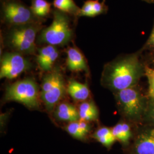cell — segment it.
Instances as JSON below:
<instances>
[{"instance_id":"cell-8","label":"cell","mask_w":154,"mask_h":154,"mask_svg":"<svg viewBox=\"0 0 154 154\" xmlns=\"http://www.w3.org/2000/svg\"><path fill=\"white\" fill-rule=\"evenodd\" d=\"M31 63L18 52H6L1 58L0 77L12 79L29 70Z\"/></svg>"},{"instance_id":"cell-6","label":"cell","mask_w":154,"mask_h":154,"mask_svg":"<svg viewBox=\"0 0 154 154\" xmlns=\"http://www.w3.org/2000/svg\"><path fill=\"white\" fill-rule=\"evenodd\" d=\"M5 99L18 102L30 109H38L40 106L38 86L31 78L18 81L8 86Z\"/></svg>"},{"instance_id":"cell-13","label":"cell","mask_w":154,"mask_h":154,"mask_svg":"<svg viewBox=\"0 0 154 154\" xmlns=\"http://www.w3.org/2000/svg\"><path fill=\"white\" fill-rule=\"evenodd\" d=\"M67 90L72 98L78 101L86 100L90 95V90L88 85L74 79L69 81Z\"/></svg>"},{"instance_id":"cell-3","label":"cell","mask_w":154,"mask_h":154,"mask_svg":"<svg viewBox=\"0 0 154 154\" xmlns=\"http://www.w3.org/2000/svg\"><path fill=\"white\" fill-rule=\"evenodd\" d=\"M51 13L53 21L48 27L41 30L37 42L54 46L68 44L74 37L71 26V16L57 9H53Z\"/></svg>"},{"instance_id":"cell-20","label":"cell","mask_w":154,"mask_h":154,"mask_svg":"<svg viewBox=\"0 0 154 154\" xmlns=\"http://www.w3.org/2000/svg\"><path fill=\"white\" fill-rule=\"evenodd\" d=\"M92 7L94 17L105 14L108 10V8L105 5V2H100L99 0H92Z\"/></svg>"},{"instance_id":"cell-12","label":"cell","mask_w":154,"mask_h":154,"mask_svg":"<svg viewBox=\"0 0 154 154\" xmlns=\"http://www.w3.org/2000/svg\"><path fill=\"white\" fill-rule=\"evenodd\" d=\"M55 118L62 121L74 122L80 119L79 111L73 105L68 103H61L55 107Z\"/></svg>"},{"instance_id":"cell-19","label":"cell","mask_w":154,"mask_h":154,"mask_svg":"<svg viewBox=\"0 0 154 154\" xmlns=\"http://www.w3.org/2000/svg\"><path fill=\"white\" fill-rule=\"evenodd\" d=\"M145 75L149 83V95L151 99L154 100V69L149 66L144 67Z\"/></svg>"},{"instance_id":"cell-2","label":"cell","mask_w":154,"mask_h":154,"mask_svg":"<svg viewBox=\"0 0 154 154\" xmlns=\"http://www.w3.org/2000/svg\"><path fill=\"white\" fill-rule=\"evenodd\" d=\"M43 22L10 26L4 36L6 44L21 54H34L37 49L35 40L38 34L43 29Z\"/></svg>"},{"instance_id":"cell-4","label":"cell","mask_w":154,"mask_h":154,"mask_svg":"<svg viewBox=\"0 0 154 154\" xmlns=\"http://www.w3.org/2000/svg\"><path fill=\"white\" fill-rule=\"evenodd\" d=\"M115 97L122 114L130 121H139L147 111L144 98L135 86L116 92Z\"/></svg>"},{"instance_id":"cell-24","label":"cell","mask_w":154,"mask_h":154,"mask_svg":"<svg viewBox=\"0 0 154 154\" xmlns=\"http://www.w3.org/2000/svg\"><path fill=\"white\" fill-rule=\"evenodd\" d=\"M149 119L154 123V100L151 99L146 111Z\"/></svg>"},{"instance_id":"cell-22","label":"cell","mask_w":154,"mask_h":154,"mask_svg":"<svg viewBox=\"0 0 154 154\" xmlns=\"http://www.w3.org/2000/svg\"><path fill=\"white\" fill-rule=\"evenodd\" d=\"M111 129H110L108 127H103L99 129H98L95 132H94L93 135V138L96 139L97 140L100 138H103L105 137L109 136L111 134H112Z\"/></svg>"},{"instance_id":"cell-18","label":"cell","mask_w":154,"mask_h":154,"mask_svg":"<svg viewBox=\"0 0 154 154\" xmlns=\"http://www.w3.org/2000/svg\"><path fill=\"white\" fill-rule=\"evenodd\" d=\"M51 5L46 0H32L30 8L35 16L44 20L52 11Z\"/></svg>"},{"instance_id":"cell-10","label":"cell","mask_w":154,"mask_h":154,"mask_svg":"<svg viewBox=\"0 0 154 154\" xmlns=\"http://www.w3.org/2000/svg\"><path fill=\"white\" fill-rule=\"evenodd\" d=\"M66 65L72 72H88L86 61L81 51L76 47H70L67 51Z\"/></svg>"},{"instance_id":"cell-21","label":"cell","mask_w":154,"mask_h":154,"mask_svg":"<svg viewBox=\"0 0 154 154\" xmlns=\"http://www.w3.org/2000/svg\"><path fill=\"white\" fill-rule=\"evenodd\" d=\"M83 16L94 17L92 7V0L86 1L82 8H81L79 17Z\"/></svg>"},{"instance_id":"cell-16","label":"cell","mask_w":154,"mask_h":154,"mask_svg":"<svg viewBox=\"0 0 154 154\" xmlns=\"http://www.w3.org/2000/svg\"><path fill=\"white\" fill-rule=\"evenodd\" d=\"M53 6L55 9L64 12L74 18L79 17L81 8L73 0H54Z\"/></svg>"},{"instance_id":"cell-25","label":"cell","mask_w":154,"mask_h":154,"mask_svg":"<svg viewBox=\"0 0 154 154\" xmlns=\"http://www.w3.org/2000/svg\"><path fill=\"white\" fill-rule=\"evenodd\" d=\"M143 1H144L148 3H154V0H143Z\"/></svg>"},{"instance_id":"cell-5","label":"cell","mask_w":154,"mask_h":154,"mask_svg":"<svg viewBox=\"0 0 154 154\" xmlns=\"http://www.w3.org/2000/svg\"><path fill=\"white\" fill-rule=\"evenodd\" d=\"M66 93L63 78L57 67L45 76L42 85L40 98L44 102L46 110H54L56 105L62 99Z\"/></svg>"},{"instance_id":"cell-17","label":"cell","mask_w":154,"mask_h":154,"mask_svg":"<svg viewBox=\"0 0 154 154\" xmlns=\"http://www.w3.org/2000/svg\"><path fill=\"white\" fill-rule=\"evenodd\" d=\"M111 131L116 140L124 144L128 142L132 135L131 127L127 123L124 122L116 124L111 128Z\"/></svg>"},{"instance_id":"cell-11","label":"cell","mask_w":154,"mask_h":154,"mask_svg":"<svg viewBox=\"0 0 154 154\" xmlns=\"http://www.w3.org/2000/svg\"><path fill=\"white\" fill-rule=\"evenodd\" d=\"M136 154H154V128L140 134L135 142Z\"/></svg>"},{"instance_id":"cell-14","label":"cell","mask_w":154,"mask_h":154,"mask_svg":"<svg viewBox=\"0 0 154 154\" xmlns=\"http://www.w3.org/2000/svg\"><path fill=\"white\" fill-rule=\"evenodd\" d=\"M80 120L85 122L96 121L98 118V110L93 101L84 102L78 109Z\"/></svg>"},{"instance_id":"cell-7","label":"cell","mask_w":154,"mask_h":154,"mask_svg":"<svg viewBox=\"0 0 154 154\" xmlns=\"http://www.w3.org/2000/svg\"><path fill=\"white\" fill-rule=\"evenodd\" d=\"M1 20L9 27L44 21L35 16L30 7L20 0H3Z\"/></svg>"},{"instance_id":"cell-23","label":"cell","mask_w":154,"mask_h":154,"mask_svg":"<svg viewBox=\"0 0 154 154\" xmlns=\"http://www.w3.org/2000/svg\"><path fill=\"white\" fill-rule=\"evenodd\" d=\"M116 140V139L113 134H111L109 136L105 137L103 138H100L99 139L97 140V141L106 147H111Z\"/></svg>"},{"instance_id":"cell-1","label":"cell","mask_w":154,"mask_h":154,"mask_svg":"<svg viewBox=\"0 0 154 154\" xmlns=\"http://www.w3.org/2000/svg\"><path fill=\"white\" fill-rule=\"evenodd\" d=\"M144 72L136 54L125 55L111 61L104 67L102 83L117 92L135 86Z\"/></svg>"},{"instance_id":"cell-15","label":"cell","mask_w":154,"mask_h":154,"mask_svg":"<svg viewBox=\"0 0 154 154\" xmlns=\"http://www.w3.org/2000/svg\"><path fill=\"white\" fill-rule=\"evenodd\" d=\"M66 131L72 137L78 139L85 138L90 130V127L87 122L78 121L70 122L65 128Z\"/></svg>"},{"instance_id":"cell-9","label":"cell","mask_w":154,"mask_h":154,"mask_svg":"<svg viewBox=\"0 0 154 154\" xmlns=\"http://www.w3.org/2000/svg\"><path fill=\"white\" fill-rule=\"evenodd\" d=\"M59 57V51L52 45H47L38 50L36 61L40 69L44 72H50Z\"/></svg>"}]
</instances>
